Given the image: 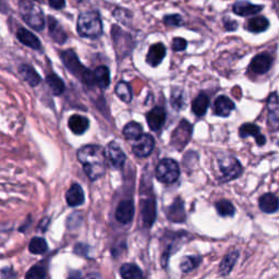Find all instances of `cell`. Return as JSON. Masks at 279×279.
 <instances>
[{
	"mask_svg": "<svg viewBox=\"0 0 279 279\" xmlns=\"http://www.w3.org/2000/svg\"><path fill=\"white\" fill-rule=\"evenodd\" d=\"M46 82L48 84L50 91L53 95H61L64 90H66V85H64L63 81L59 78L56 73H50L46 76Z\"/></svg>",
	"mask_w": 279,
	"mask_h": 279,
	"instance_id": "83f0119b",
	"label": "cell"
},
{
	"mask_svg": "<svg viewBox=\"0 0 279 279\" xmlns=\"http://www.w3.org/2000/svg\"><path fill=\"white\" fill-rule=\"evenodd\" d=\"M260 134H261V129L259 126H257V124L254 123H245L242 124L239 129V135L242 139H246L248 136H253L255 139Z\"/></svg>",
	"mask_w": 279,
	"mask_h": 279,
	"instance_id": "836d02e7",
	"label": "cell"
},
{
	"mask_svg": "<svg viewBox=\"0 0 279 279\" xmlns=\"http://www.w3.org/2000/svg\"><path fill=\"white\" fill-rule=\"evenodd\" d=\"M270 26V22L265 16L258 15L250 19L247 23V29L251 33H263Z\"/></svg>",
	"mask_w": 279,
	"mask_h": 279,
	"instance_id": "484cf974",
	"label": "cell"
},
{
	"mask_svg": "<svg viewBox=\"0 0 279 279\" xmlns=\"http://www.w3.org/2000/svg\"><path fill=\"white\" fill-rule=\"evenodd\" d=\"M238 258H239V252L238 251H237V250L230 251L226 255V257L223 259L221 265H219V272H221V274L224 275V276L228 275L229 273L233 271L234 266L237 262V260H238Z\"/></svg>",
	"mask_w": 279,
	"mask_h": 279,
	"instance_id": "4316f807",
	"label": "cell"
},
{
	"mask_svg": "<svg viewBox=\"0 0 279 279\" xmlns=\"http://www.w3.org/2000/svg\"><path fill=\"white\" fill-rule=\"evenodd\" d=\"M155 175L157 180L163 183H174L178 180L180 176V168L179 165L177 164L176 160L170 158L162 159L158 163Z\"/></svg>",
	"mask_w": 279,
	"mask_h": 279,
	"instance_id": "5b68a950",
	"label": "cell"
},
{
	"mask_svg": "<svg viewBox=\"0 0 279 279\" xmlns=\"http://www.w3.org/2000/svg\"><path fill=\"white\" fill-rule=\"evenodd\" d=\"M76 156L83 166L84 173L92 181L104 176L106 171V154L102 146L95 144L84 145L78 151Z\"/></svg>",
	"mask_w": 279,
	"mask_h": 279,
	"instance_id": "6da1fadb",
	"label": "cell"
},
{
	"mask_svg": "<svg viewBox=\"0 0 279 279\" xmlns=\"http://www.w3.org/2000/svg\"><path fill=\"white\" fill-rule=\"evenodd\" d=\"M73 1H74V2H78V3H79V2L83 1V0H73Z\"/></svg>",
	"mask_w": 279,
	"mask_h": 279,
	"instance_id": "bcb514c9",
	"label": "cell"
},
{
	"mask_svg": "<svg viewBox=\"0 0 279 279\" xmlns=\"http://www.w3.org/2000/svg\"><path fill=\"white\" fill-rule=\"evenodd\" d=\"M191 123L187 120H181L174 131L173 135H171V145H173L176 150H182V148L188 144L190 139H191Z\"/></svg>",
	"mask_w": 279,
	"mask_h": 279,
	"instance_id": "52a82bcc",
	"label": "cell"
},
{
	"mask_svg": "<svg viewBox=\"0 0 279 279\" xmlns=\"http://www.w3.org/2000/svg\"><path fill=\"white\" fill-rule=\"evenodd\" d=\"M134 217V204L131 200H123L116 210V218L121 224H129Z\"/></svg>",
	"mask_w": 279,
	"mask_h": 279,
	"instance_id": "4fadbf2b",
	"label": "cell"
},
{
	"mask_svg": "<svg viewBox=\"0 0 279 279\" xmlns=\"http://www.w3.org/2000/svg\"><path fill=\"white\" fill-rule=\"evenodd\" d=\"M188 43L186 39L181 37H175L173 40V49L175 51H182L187 48Z\"/></svg>",
	"mask_w": 279,
	"mask_h": 279,
	"instance_id": "ab89813d",
	"label": "cell"
},
{
	"mask_svg": "<svg viewBox=\"0 0 279 279\" xmlns=\"http://www.w3.org/2000/svg\"><path fill=\"white\" fill-rule=\"evenodd\" d=\"M216 211L223 217H231L235 215V206L228 200H221L215 204Z\"/></svg>",
	"mask_w": 279,
	"mask_h": 279,
	"instance_id": "1f68e13d",
	"label": "cell"
},
{
	"mask_svg": "<svg viewBox=\"0 0 279 279\" xmlns=\"http://www.w3.org/2000/svg\"><path fill=\"white\" fill-rule=\"evenodd\" d=\"M48 3L52 9L60 10L66 5V0H48Z\"/></svg>",
	"mask_w": 279,
	"mask_h": 279,
	"instance_id": "b9f144b4",
	"label": "cell"
},
{
	"mask_svg": "<svg viewBox=\"0 0 279 279\" xmlns=\"http://www.w3.org/2000/svg\"><path fill=\"white\" fill-rule=\"evenodd\" d=\"M28 250L33 254H43L48 250V246L44 238H39V237H35L29 242Z\"/></svg>",
	"mask_w": 279,
	"mask_h": 279,
	"instance_id": "d6a6232c",
	"label": "cell"
},
{
	"mask_svg": "<svg viewBox=\"0 0 279 279\" xmlns=\"http://www.w3.org/2000/svg\"><path fill=\"white\" fill-rule=\"evenodd\" d=\"M201 261L202 259L200 257H185L181 260L180 269L183 273L192 272L200 265Z\"/></svg>",
	"mask_w": 279,
	"mask_h": 279,
	"instance_id": "e575fe53",
	"label": "cell"
},
{
	"mask_svg": "<svg viewBox=\"0 0 279 279\" xmlns=\"http://www.w3.org/2000/svg\"><path fill=\"white\" fill-rule=\"evenodd\" d=\"M224 26L225 28L227 29V31H236L237 27H238V24H237V22L234 20H230L228 17H225L224 19Z\"/></svg>",
	"mask_w": 279,
	"mask_h": 279,
	"instance_id": "60d3db41",
	"label": "cell"
},
{
	"mask_svg": "<svg viewBox=\"0 0 279 279\" xmlns=\"http://www.w3.org/2000/svg\"><path fill=\"white\" fill-rule=\"evenodd\" d=\"M106 158L109 160L110 165L116 169L121 168L126 162V154L116 142H110L106 148Z\"/></svg>",
	"mask_w": 279,
	"mask_h": 279,
	"instance_id": "9c48e42d",
	"label": "cell"
},
{
	"mask_svg": "<svg viewBox=\"0 0 279 279\" xmlns=\"http://www.w3.org/2000/svg\"><path fill=\"white\" fill-rule=\"evenodd\" d=\"M48 29H49V35L50 37L52 38L53 41H56L57 44L62 45L67 41L68 39V35L64 31L63 27L61 26L60 23H59L55 17L49 15L48 17Z\"/></svg>",
	"mask_w": 279,
	"mask_h": 279,
	"instance_id": "5bb4252c",
	"label": "cell"
},
{
	"mask_svg": "<svg viewBox=\"0 0 279 279\" xmlns=\"http://www.w3.org/2000/svg\"><path fill=\"white\" fill-rule=\"evenodd\" d=\"M164 23L170 26H179L182 25V17L179 14H170L164 16Z\"/></svg>",
	"mask_w": 279,
	"mask_h": 279,
	"instance_id": "8d00e7d4",
	"label": "cell"
},
{
	"mask_svg": "<svg viewBox=\"0 0 279 279\" xmlns=\"http://www.w3.org/2000/svg\"><path fill=\"white\" fill-rule=\"evenodd\" d=\"M68 279H82V274L79 271H73L69 274Z\"/></svg>",
	"mask_w": 279,
	"mask_h": 279,
	"instance_id": "f6af8a7d",
	"label": "cell"
},
{
	"mask_svg": "<svg viewBox=\"0 0 279 279\" xmlns=\"http://www.w3.org/2000/svg\"><path fill=\"white\" fill-rule=\"evenodd\" d=\"M88 251V247L85 246V245H83V243H79V245H76V247L74 248V252L76 254H80V255H85L86 257V253Z\"/></svg>",
	"mask_w": 279,
	"mask_h": 279,
	"instance_id": "7bdbcfd3",
	"label": "cell"
},
{
	"mask_svg": "<svg viewBox=\"0 0 279 279\" xmlns=\"http://www.w3.org/2000/svg\"><path fill=\"white\" fill-rule=\"evenodd\" d=\"M94 83L102 90H105L110 84V72L106 66H99L93 71Z\"/></svg>",
	"mask_w": 279,
	"mask_h": 279,
	"instance_id": "cb8c5ba5",
	"label": "cell"
},
{
	"mask_svg": "<svg viewBox=\"0 0 279 279\" xmlns=\"http://www.w3.org/2000/svg\"><path fill=\"white\" fill-rule=\"evenodd\" d=\"M60 58L64 67H66L69 72L72 73L75 78L80 79L87 86L95 85L93 72L83 66L79 57L76 56V53L72 49L63 50L61 52Z\"/></svg>",
	"mask_w": 279,
	"mask_h": 279,
	"instance_id": "3957f363",
	"label": "cell"
},
{
	"mask_svg": "<svg viewBox=\"0 0 279 279\" xmlns=\"http://www.w3.org/2000/svg\"><path fill=\"white\" fill-rule=\"evenodd\" d=\"M68 127L71 130V132L74 133L75 135H82L88 130L90 120L84 116L72 115L68 120Z\"/></svg>",
	"mask_w": 279,
	"mask_h": 279,
	"instance_id": "ac0fdd59",
	"label": "cell"
},
{
	"mask_svg": "<svg viewBox=\"0 0 279 279\" xmlns=\"http://www.w3.org/2000/svg\"><path fill=\"white\" fill-rule=\"evenodd\" d=\"M259 206H260V210L264 213L267 214L275 213L279 209V200L275 194L266 193L260 198Z\"/></svg>",
	"mask_w": 279,
	"mask_h": 279,
	"instance_id": "7402d4cb",
	"label": "cell"
},
{
	"mask_svg": "<svg viewBox=\"0 0 279 279\" xmlns=\"http://www.w3.org/2000/svg\"><path fill=\"white\" fill-rule=\"evenodd\" d=\"M154 146H155V140H154L153 135L145 133L142 134L138 140H135L134 144L132 145V151L135 154V156L144 158L151 155Z\"/></svg>",
	"mask_w": 279,
	"mask_h": 279,
	"instance_id": "ba28073f",
	"label": "cell"
},
{
	"mask_svg": "<svg viewBox=\"0 0 279 279\" xmlns=\"http://www.w3.org/2000/svg\"><path fill=\"white\" fill-rule=\"evenodd\" d=\"M255 142H257V144L260 146H263L266 143V138L265 136L261 133L260 135H258L257 138H255Z\"/></svg>",
	"mask_w": 279,
	"mask_h": 279,
	"instance_id": "ee69618b",
	"label": "cell"
},
{
	"mask_svg": "<svg viewBox=\"0 0 279 279\" xmlns=\"http://www.w3.org/2000/svg\"><path fill=\"white\" fill-rule=\"evenodd\" d=\"M116 94L124 103H130L132 100V88L126 81H120L116 85Z\"/></svg>",
	"mask_w": 279,
	"mask_h": 279,
	"instance_id": "4dcf8cb0",
	"label": "cell"
},
{
	"mask_svg": "<svg viewBox=\"0 0 279 279\" xmlns=\"http://www.w3.org/2000/svg\"><path fill=\"white\" fill-rule=\"evenodd\" d=\"M166 56V47L163 43H156L150 47V50L147 52L146 62L151 67L159 66Z\"/></svg>",
	"mask_w": 279,
	"mask_h": 279,
	"instance_id": "e0dca14e",
	"label": "cell"
},
{
	"mask_svg": "<svg viewBox=\"0 0 279 279\" xmlns=\"http://www.w3.org/2000/svg\"><path fill=\"white\" fill-rule=\"evenodd\" d=\"M234 12L237 15L240 16H249L260 13L263 10V5L260 4H253L246 0H241V1H237L233 7Z\"/></svg>",
	"mask_w": 279,
	"mask_h": 279,
	"instance_id": "d6986e66",
	"label": "cell"
},
{
	"mask_svg": "<svg viewBox=\"0 0 279 279\" xmlns=\"http://www.w3.org/2000/svg\"><path fill=\"white\" fill-rule=\"evenodd\" d=\"M142 219H143V223L145 225V227L150 228L152 225L155 222L156 218V203L154 199H147L143 202V205H142Z\"/></svg>",
	"mask_w": 279,
	"mask_h": 279,
	"instance_id": "ffe728a7",
	"label": "cell"
},
{
	"mask_svg": "<svg viewBox=\"0 0 279 279\" xmlns=\"http://www.w3.org/2000/svg\"><path fill=\"white\" fill-rule=\"evenodd\" d=\"M76 31L82 37L98 38L103 34V22L97 11H87L79 15Z\"/></svg>",
	"mask_w": 279,
	"mask_h": 279,
	"instance_id": "7a4b0ae2",
	"label": "cell"
},
{
	"mask_svg": "<svg viewBox=\"0 0 279 279\" xmlns=\"http://www.w3.org/2000/svg\"><path fill=\"white\" fill-rule=\"evenodd\" d=\"M45 277H46L45 269L38 265L33 266L25 275V279H45Z\"/></svg>",
	"mask_w": 279,
	"mask_h": 279,
	"instance_id": "d590c367",
	"label": "cell"
},
{
	"mask_svg": "<svg viewBox=\"0 0 279 279\" xmlns=\"http://www.w3.org/2000/svg\"><path fill=\"white\" fill-rule=\"evenodd\" d=\"M273 64V58L267 53H259L250 63V70L257 74H264L269 72Z\"/></svg>",
	"mask_w": 279,
	"mask_h": 279,
	"instance_id": "7c38bea8",
	"label": "cell"
},
{
	"mask_svg": "<svg viewBox=\"0 0 279 279\" xmlns=\"http://www.w3.org/2000/svg\"><path fill=\"white\" fill-rule=\"evenodd\" d=\"M114 16L116 17L118 21H121L122 23H124V24H126L128 19H130V17H131V14H130V12H129V11H127V10H124L122 8H117L114 11Z\"/></svg>",
	"mask_w": 279,
	"mask_h": 279,
	"instance_id": "f35d334b",
	"label": "cell"
},
{
	"mask_svg": "<svg viewBox=\"0 0 279 279\" xmlns=\"http://www.w3.org/2000/svg\"><path fill=\"white\" fill-rule=\"evenodd\" d=\"M19 11L21 17L34 31H43L45 26V17L43 10L35 2V0H20Z\"/></svg>",
	"mask_w": 279,
	"mask_h": 279,
	"instance_id": "277c9868",
	"label": "cell"
},
{
	"mask_svg": "<svg viewBox=\"0 0 279 279\" xmlns=\"http://www.w3.org/2000/svg\"><path fill=\"white\" fill-rule=\"evenodd\" d=\"M167 217L173 223H183L187 218L185 205L181 199L177 198L167 210Z\"/></svg>",
	"mask_w": 279,
	"mask_h": 279,
	"instance_id": "2e32d148",
	"label": "cell"
},
{
	"mask_svg": "<svg viewBox=\"0 0 279 279\" xmlns=\"http://www.w3.org/2000/svg\"><path fill=\"white\" fill-rule=\"evenodd\" d=\"M66 200L68 205L72 207L80 206L84 203L85 195L82 187L78 185V183H73V185L68 190V192L66 194Z\"/></svg>",
	"mask_w": 279,
	"mask_h": 279,
	"instance_id": "44dd1931",
	"label": "cell"
},
{
	"mask_svg": "<svg viewBox=\"0 0 279 279\" xmlns=\"http://www.w3.org/2000/svg\"><path fill=\"white\" fill-rule=\"evenodd\" d=\"M210 106V98L206 94L201 93L192 102V111L195 116L203 117Z\"/></svg>",
	"mask_w": 279,
	"mask_h": 279,
	"instance_id": "d4e9b609",
	"label": "cell"
},
{
	"mask_svg": "<svg viewBox=\"0 0 279 279\" xmlns=\"http://www.w3.org/2000/svg\"><path fill=\"white\" fill-rule=\"evenodd\" d=\"M219 170L222 174V181L227 182L240 177L243 168L238 159L234 156H224L218 160Z\"/></svg>",
	"mask_w": 279,
	"mask_h": 279,
	"instance_id": "8992f818",
	"label": "cell"
},
{
	"mask_svg": "<svg viewBox=\"0 0 279 279\" xmlns=\"http://www.w3.org/2000/svg\"><path fill=\"white\" fill-rule=\"evenodd\" d=\"M120 275L122 279H142L143 277L140 267L132 263L123 264L120 269Z\"/></svg>",
	"mask_w": 279,
	"mask_h": 279,
	"instance_id": "f1b7e54d",
	"label": "cell"
},
{
	"mask_svg": "<svg viewBox=\"0 0 279 279\" xmlns=\"http://www.w3.org/2000/svg\"><path fill=\"white\" fill-rule=\"evenodd\" d=\"M142 134H143L142 126L135 121L127 123L123 128V135L127 140H138Z\"/></svg>",
	"mask_w": 279,
	"mask_h": 279,
	"instance_id": "f546056e",
	"label": "cell"
},
{
	"mask_svg": "<svg viewBox=\"0 0 279 279\" xmlns=\"http://www.w3.org/2000/svg\"><path fill=\"white\" fill-rule=\"evenodd\" d=\"M146 121L148 127L153 131H158L163 128L166 121V110L160 106L154 107L146 114Z\"/></svg>",
	"mask_w": 279,
	"mask_h": 279,
	"instance_id": "30bf717a",
	"label": "cell"
},
{
	"mask_svg": "<svg viewBox=\"0 0 279 279\" xmlns=\"http://www.w3.org/2000/svg\"><path fill=\"white\" fill-rule=\"evenodd\" d=\"M235 109V104L233 100L229 97L225 96V95H221L218 96L215 102H214V107H213V112L214 115H216L218 117L227 118L230 116L231 111Z\"/></svg>",
	"mask_w": 279,
	"mask_h": 279,
	"instance_id": "8fae6325",
	"label": "cell"
},
{
	"mask_svg": "<svg viewBox=\"0 0 279 279\" xmlns=\"http://www.w3.org/2000/svg\"><path fill=\"white\" fill-rule=\"evenodd\" d=\"M171 105H173L176 110H180L181 107L183 106V98H182V93L181 92H173L170 98Z\"/></svg>",
	"mask_w": 279,
	"mask_h": 279,
	"instance_id": "74e56055",
	"label": "cell"
},
{
	"mask_svg": "<svg viewBox=\"0 0 279 279\" xmlns=\"http://www.w3.org/2000/svg\"><path fill=\"white\" fill-rule=\"evenodd\" d=\"M16 37L20 40V43L29 47V48H32L34 50L41 49V43L38 39V37L34 33L28 31V29H26L24 27H20L19 29H17Z\"/></svg>",
	"mask_w": 279,
	"mask_h": 279,
	"instance_id": "9a60e30c",
	"label": "cell"
},
{
	"mask_svg": "<svg viewBox=\"0 0 279 279\" xmlns=\"http://www.w3.org/2000/svg\"><path fill=\"white\" fill-rule=\"evenodd\" d=\"M19 73L21 78L27 82L31 86H37L41 82V78L37 73V71L32 66H29V64H21L19 67Z\"/></svg>",
	"mask_w": 279,
	"mask_h": 279,
	"instance_id": "603a6c76",
	"label": "cell"
}]
</instances>
